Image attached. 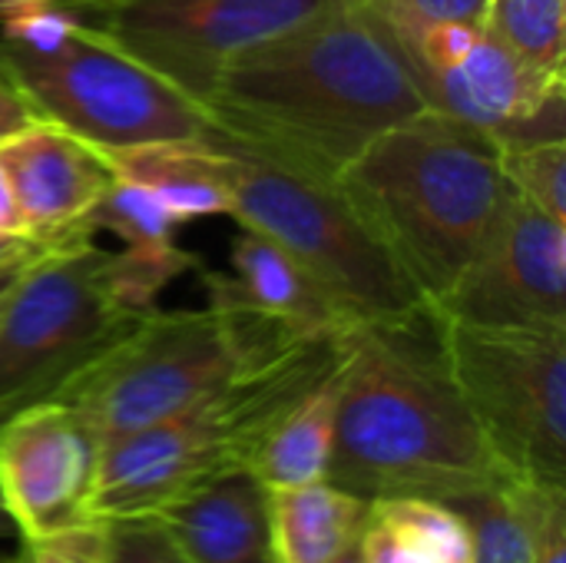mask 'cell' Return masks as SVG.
I'll return each mask as SVG.
<instances>
[{
    "mask_svg": "<svg viewBox=\"0 0 566 563\" xmlns=\"http://www.w3.org/2000/svg\"><path fill=\"white\" fill-rule=\"evenodd\" d=\"M438 322L451 375L504 475L566 488V329Z\"/></svg>",
    "mask_w": 566,
    "mask_h": 563,
    "instance_id": "9",
    "label": "cell"
},
{
    "mask_svg": "<svg viewBox=\"0 0 566 563\" xmlns=\"http://www.w3.org/2000/svg\"><path fill=\"white\" fill-rule=\"evenodd\" d=\"M501 146V143H497ZM501 173L504 183L544 209L547 216L566 222V143L560 139H534L501 146Z\"/></svg>",
    "mask_w": 566,
    "mask_h": 563,
    "instance_id": "23",
    "label": "cell"
},
{
    "mask_svg": "<svg viewBox=\"0 0 566 563\" xmlns=\"http://www.w3.org/2000/svg\"><path fill=\"white\" fill-rule=\"evenodd\" d=\"M109 563H192L159 524V518H123L103 521Z\"/></svg>",
    "mask_w": 566,
    "mask_h": 563,
    "instance_id": "26",
    "label": "cell"
},
{
    "mask_svg": "<svg viewBox=\"0 0 566 563\" xmlns=\"http://www.w3.org/2000/svg\"><path fill=\"white\" fill-rule=\"evenodd\" d=\"M17 563H109L106 524H80L43 538H23Z\"/></svg>",
    "mask_w": 566,
    "mask_h": 563,
    "instance_id": "27",
    "label": "cell"
},
{
    "mask_svg": "<svg viewBox=\"0 0 566 563\" xmlns=\"http://www.w3.org/2000/svg\"><path fill=\"white\" fill-rule=\"evenodd\" d=\"M106 249L93 239L50 246L0 305V421L50 402L143 315L116 305Z\"/></svg>",
    "mask_w": 566,
    "mask_h": 563,
    "instance_id": "8",
    "label": "cell"
},
{
    "mask_svg": "<svg viewBox=\"0 0 566 563\" xmlns=\"http://www.w3.org/2000/svg\"><path fill=\"white\" fill-rule=\"evenodd\" d=\"M332 0H119L93 17L119 50L202 103L249 46L315 17Z\"/></svg>",
    "mask_w": 566,
    "mask_h": 563,
    "instance_id": "11",
    "label": "cell"
},
{
    "mask_svg": "<svg viewBox=\"0 0 566 563\" xmlns=\"http://www.w3.org/2000/svg\"><path fill=\"white\" fill-rule=\"evenodd\" d=\"M371 501L332 484L312 481L269 491V524L279 563H332L361 541Z\"/></svg>",
    "mask_w": 566,
    "mask_h": 563,
    "instance_id": "18",
    "label": "cell"
},
{
    "mask_svg": "<svg viewBox=\"0 0 566 563\" xmlns=\"http://www.w3.org/2000/svg\"><path fill=\"white\" fill-rule=\"evenodd\" d=\"M0 73L36 119L80 136L99 153L209 139L216 129L202 103L146 70L86 17L33 46L0 37Z\"/></svg>",
    "mask_w": 566,
    "mask_h": 563,
    "instance_id": "7",
    "label": "cell"
},
{
    "mask_svg": "<svg viewBox=\"0 0 566 563\" xmlns=\"http://www.w3.org/2000/svg\"><path fill=\"white\" fill-rule=\"evenodd\" d=\"M395 40L428 110L491 133L501 146L564 136L566 80L511 53L484 20H424L365 0Z\"/></svg>",
    "mask_w": 566,
    "mask_h": 563,
    "instance_id": "10",
    "label": "cell"
},
{
    "mask_svg": "<svg viewBox=\"0 0 566 563\" xmlns=\"http://www.w3.org/2000/svg\"><path fill=\"white\" fill-rule=\"evenodd\" d=\"M342 368L345 362L322 378L305 398H298L279 425L262 441L252 475L269 488H298L328 478V461L335 448V421H338V395H342Z\"/></svg>",
    "mask_w": 566,
    "mask_h": 563,
    "instance_id": "20",
    "label": "cell"
},
{
    "mask_svg": "<svg viewBox=\"0 0 566 563\" xmlns=\"http://www.w3.org/2000/svg\"><path fill=\"white\" fill-rule=\"evenodd\" d=\"M507 494L524 524L527 563H566V488L507 481Z\"/></svg>",
    "mask_w": 566,
    "mask_h": 563,
    "instance_id": "25",
    "label": "cell"
},
{
    "mask_svg": "<svg viewBox=\"0 0 566 563\" xmlns=\"http://www.w3.org/2000/svg\"><path fill=\"white\" fill-rule=\"evenodd\" d=\"M348 332L302 335L186 411L99 445L93 518H156L199 484L252 468L279 418L345 362Z\"/></svg>",
    "mask_w": 566,
    "mask_h": 563,
    "instance_id": "4",
    "label": "cell"
},
{
    "mask_svg": "<svg viewBox=\"0 0 566 563\" xmlns=\"http://www.w3.org/2000/svg\"><path fill=\"white\" fill-rule=\"evenodd\" d=\"M0 169L27 232L50 246L93 239L86 216L116 179L96 146L43 119L0 143Z\"/></svg>",
    "mask_w": 566,
    "mask_h": 563,
    "instance_id": "14",
    "label": "cell"
},
{
    "mask_svg": "<svg viewBox=\"0 0 566 563\" xmlns=\"http://www.w3.org/2000/svg\"><path fill=\"white\" fill-rule=\"evenodd\" d=\"M431 312L474 329H566V222L507 186L478 256Z\"/></svg>",
    "mask_w": 566,
    "mask_h": 563,
    "instance_id": "12",
    "label": "cell"
},
{
    "mask_svg": "<svg viewBox=\"0 0 566 563\" xmlns=\"http://www.w3.org/2000/svg\"><path fill=\"white\" fill-rule=\"evenodd\" d=\"M0 563H17V557H0Z\"/></svg>",
    "mask_w": 566,
    "mask_h": 563,
    "instance_id": "36",
    "label": "cell"
},
{
    "mask_svg": "<svg viewBox=\"0 0 566 563\" xmlns=\"http://www.w3.org/2000/svg\"><path fill=\"white\" fill-rule=\"evenodd\" d=\"M424 110L395 40L365 0H332L249 46L206 100L219 133L325 183L375 136Z\"/></svg>",
    "mask_w": 566,
    "mask_h": 563,
    "instance_id": "1",
    "label": "cell"
},
{
    "mask_svg": "<svg viewBox=\"0 0 566 563\" xmlns=\"http://www.w3.org/2000/svg\"><path fill=\"white\" fill-rule=\"evenodd\" d=\"M86 226L93 232H99V229L113 232L123 242V249H136V252L179 249V242H176L179 219L149 189L126 183V179L109 183V189L90 209Z\"/></svg>",
    "mask_w": 566,
    "mask_h": 563,
    "instance_id": "22",
    "label": "cell"
},
{
    "mask_svg": "<svg viewBox=\"0 0 566 563\" xmlns=\"http://www.w3.org/2000/svg\"><path fill=\"white\" fill-rule=\"evenodd\" d=\"M46 249H50V242H43V239H36V236H27V232H3V229H0V269L33 262V259L43 256Z\"/></svg>",
    "mask_w": 566,
    "mask_h": 563,
    "instance_id": "30",
    "label": "cell"
},
{
    "mask_svg": "<svg viewBox=\"0 0 566 563\" xmlns=\"http://www.w3.org/2000/svg\"><path fill=\"white\" fill-rule=\"evenodd\" d=\"M199 275L209 295L206 309H153L53 395L80 415L99 445L186 411L242 368L315 335L252 312L219 272L199 269Z\"/></svg>",
    "mask_w": 566,
    "mask_h": 563,
    "instance_id": "5",
    "label": "cell"
},
{
    "mask_svg": "<svg viewBox=\"0 0 566 563\" xmlns=\"http://www.w3.org/2000/svg\"><path fill=\"white\" fill-rule=\"evenodd\" d=\"M30 262H23V265H7V269H0V305H3V299L10 295V289L17 285V279H20V272L27 269Z\"/></svg>",
    "mask_w": 566,
    "mask_h": 563,
    "instance_id": "33",
    "label": "cell"
},
{
    "mask_svg": "<svg viewBox=\"0 0 566 563\" xmlns=\"http://www.w3.org/2000/svg\"><path fill=\"white\" fill-rule=\"evenodd\" d=\"M0 229H3V232H27L23 216H20V209H17V199H13V192H10V183H7L3 169H0ZM27 236H30V232H27Z\"/></svg>",
    "mask_w": 566,
    "mask_h": 563,
    "instance_id": "31",
    "label": "cell"
},
{
    "mask_svg": "<svg viewBox=\"0 0 566 563\" xmlns=\"http://www.w3.org/2000/svg\"><path fill=\"white\" fill-rule=\"evenodd\" d=\"M566 0H488V30L527 66L566 80Z\"/></svg>",
    "mask_w": 566,
    "mask_h": 563,
    "instance_id": "21",
    "label": "cell"
},
{
    "mask_svg": "<svg viewBox=\"0 0 566 563\" xmlns=\"http://www.w3.org/2000/svg\"><path fill=\"white\" fill-rule=\"evenodd\" d=\"M10 534H17V531H13V524H10V518H7V511L0 504V541H7Z\"/></svg>",
    "mask_w": 566,
    "mask_h": 563,
    "instance_id": "34",
    "label": "cell"
},
{
    "mask_svg": "<svg viewBox=\"0 0 566 563\" xmlns=\"http://www.w3.org/2000/svg\"><path fill=\"white\" fill-rule=\"evenodd\" d=\"M156 518L192 563H279L269 488L249 468L199 484Z\"/></svg>",
    "mask_w": 566,
    "mask_h": 563,
    "instance_id": "15",
    "label": "cell"
},
{
    "mask_svg": "<svg viewBox=\"0 0 566 563\" xmlns=\"http://www.w3.org/2000/svg\"><path fill=\"white\" fill-rule=\"evenodd\" d=\"M335 186L428 309L478 256L507 199L497 139L434 110L375 136Z\"/></svg>",
    "mask_w": 566,
    "mask_h": 563,
    "instance_id": "3",
    "label": "cell"
},
{
    "mask_svg": "<svg viewBox=\"0 0 566 563\" xmlns=\"http://www.w3.org/2000/svg\"><path fill=\"white\" fill-rule=\"evenodd\" d=\"M365 563H471V531L454 504L431 498H378L368 508Z\"/></svg>",
    "mask_w": 566,
    "mask_h": 563,
    "instance_id": "19",
    "label": "cell"
},
{
    "mask_svg": "<svg viewBox=\"0 0 566 563\" xmlns=\"http://www.w3.org/2000/svg\"><path fill=\"white\" fill-rule=\"evenodd\" d=\"M471 531V563H527V538L507 484L454 504Z\"/></svg>",
    "mask_w": 566,
    "mask_h": 563,
    "instance_id": "24",
    "label": "cell"
},
{
    "mask_svg": "<svg viewBox=\"0 0 566 563\" xmlns=\"http://www.w3.org/2000/svg\"><path fill=\"white\" fill-rule=\"evenodd\" d=\"M96 468V435L53 398L0 421V504L20 538L93 524Z\"/></svg>",
    "mask_w": 566,
    "mask_h": 563,
    "instance_id": "13",
    "label": "cell"
},
{
    "mask_svg": "<svg viewBox=\"0 0 566 563\" xmlns=\"http://www.w3.org/2000/svg\"><path fill=\"white\" fill-rule=\"evenodd\" d=\"M53 3H60V7H66V10H73V13H80V17H90V13L96 17V13L116 7L119 0H53Z\"/></svg>",
    "mask_w": 566,
    "mask_h": 563,
    "instance_id": "32",
    "label": "cell"
},
{
    "mask_svg": "<svg viewBox=\"0 0 566 563\" xmlns=\"http://www.w3.org/2000/svg\"><path fill=\"white\" fill-rule=\"evenodd\" d=\"M325 481L365 501L431 498L444 504L511 481L451 375L431 309L348 332Z\"/></svg>",
    "mask_w": 566,
    "mask_h": 563,
    "instance_id": "2",
    "label": "cell"
},
{
    "mask_svg": "<svg viewBox=\"0 0 566 563\" xmlns=\"http://www.w3.org/2000/svg\"><path fill=\"white\" fill-rule=\"evenodd\" d=\"M209 139L232 159V219L285 249L345 329L428 312V302L335 183L269 159L219 129Z\"/></svg>",
    "mask_w": 566,
    "mask_h": 563,
    "instance_id": "6",
    "label": "cell"
},
{
    "mask_svg": "<svg viewBox=\"0 0 566 563\" xmlns=\"http://www.w3.org/2000/svg\"><path fill=\"white\" fill-rule=\"evenodd\" d=\"M113 176L149 189L179 222L232 216V159L212 139L146 143L103 153Z\"/></svg>",
    "mask_w": 566,
    "mask_h": 563,
    "instance_id": "16",
    "label": "cell"
},
{
    "mask_svg": "<svg viewBox=\"0 0 566 563\" xmlns=\"http://www.w3.org/2000/svg\"><path fill=\"white\" fill-rule=\"evenodd\" d=\"M401 10L424 20H468L478 23L488 13V0H391Z\"/></svg>",
    "mask_w": 566,
    "mask_h": 563,
    "instance_id": "28",
    "label": "cell"
},
{
    "mask_svg": "<svg viewBox=\"0 0 566 563\" xmlns=\"http://www.w3.org/2000/svg\"><path fill=\"white\" fill-rule=\"evenodd\" d=\"M36 116L30 113L27 100L17 93V86L0 73V143H7L10 136H17L20 129H27Z\"/></svg>",
    "mask_w": 566,
    "mask_h": 563,
    "instance_id": "29",
    "label": "cell"
},
{
    "mask_svg": "<svg viewBox=\"0 0 566 563\" xmlns=\"http://www.w3.org/2000/svg\"><path fill=\"white\" fill-rule=\"evenodd\" d=\"M332 563H365V561H361V551H358V544H355L352 551H345L342 557H335Z\"/></svg>",
    "mask_w": 566,
    "mask_h": 563,
    "instance_id": "35",
    "label": "cell"
},
{
    "mask_svg": "<svg viewBox=\"0 0 566 563\" xmlns=\"http://www.w3.org/2000/svg\"><path fill=\"white\" fill-rule=\"evenodd\" d=\"M232 272H219L226 289L252 312L295 332H345L342 319L315 282L262 232L242 229L229 249Z\"/></svg>",
    "mask_w": 566,
    "mask_h": 563,
    "instance_id": "17",
    "label": "cell"
}]
</instances>
